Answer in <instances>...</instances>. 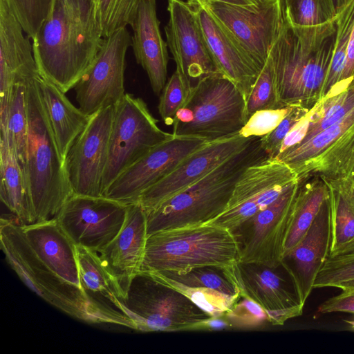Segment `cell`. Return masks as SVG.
Returning a JSON list of instances; mask_svg holds the SVG:
<instances>
[{
    "label": "cell",
    "mask_w": 354,
    "mask_h": 354,
    "mask_svg": "<svg viewBox=\"0 0 354 354\" xmlns=\"http://www.w3.org/2000/svg\"><path fill=\"white\" fill-rule=\"evenodd\" d=\"M103 40L93 0H53L32 40L40 76L67 93L91 67Z\"/></svg>",
    "instance_id": "obj_1"
},
{
    "label": "cell",
    "mask_w": 354,
    "mask_h": 354,
    "mask_svg": "<svg viewBox=\"0 0 354 354\" xmlns=\"http://www.w3.org/2000/svg\"><path fill=\"white\" fill-rule=\"evenodd\" d=\"M0 242L7 263L19 279L52 306L88 324H109L135 329L133 322L122 313L66 281L43 263L29 245L15 216H1Z\"/></svg>",
    "instance_id": "obj_2"
},
{
    "label": "cell",
    "mask_w": 354,
    "mask_h": 354,
    "mask_svg": "<svg viewBox=\"0 0 354 354\" xmlns=\"http://www.w3.org/2000/svg\"><path fill=\"white\" fill-rule=\"evenodd\" d=\"M266 158L261 138L255 137L205 176L146 213L148 236L213 221L226 209L245 169Z\"/></svg>",
    "instance_id": "obj_3"
},
{
    "label": "cell",
    "mask_w": 354,
    "mask_h": 354,
    "mask_svg": "<svg viewBox=\"0 0 354 354\" xmlns=\"http://www.w3.org/2000/svg\"><path fill=\"white\" fill-rule=\"evenodd\" d=\"M37 77L26 82L28 136L22 166L35 222L55 218L74 194L66 162L59 151L41 98Z\"/></svg>",
    "instance_id": "obj_4"
},
{
    "label": "cell",
    "mask_w": 354,
    "mask_h": 354,
    "mask_svg": "<svg viewBox=\"0 0 354 354\" xmlns=\"http://www.w3.org/2000/svg\"><path fill=\"white\" fill-rule=\"evenodd\" d=\"M336 37V19L310 28L293 26L286 19L269 55L283 104H297L308 91L325 85Z\"/></svg>",
    "instance_id": "obj_5"
},
{
    "label": "cell",
    "mask_w": 354,
    "mask_h": 354,
    "mask_svg": "<svg viewBox=\"0 0 354 354\" xmlns=\"http://www.w3.org/2000/svg\"><path fill=\"white\" fill-rule=\"evenodd\" d=\"M239 259L232 231L207 223L149 235L140 271L181 274L203 266L227 268Z\"/></svg>",
    "instance_id": "obj_6"
},
{
    "label": "cell",
    "mask_w": 354,
    "mask_h": 354,
    "mask_svg": "<svg viewBox=\"0 0 354 354\" xmlns=\"http://www.w3.org/2000/svg\"><path fill=\"white\" fill-rule=\"evenodd\" d=\"M245 122L243 93L218 72L203 77L192 88L176 115L172 133L212 142L239 134Z\"/></svg>",
    "instance_id": "obj_7"
},
{
    "label": "cell",
    "mask_w": 354,
    "mask_h": 354,
    "mask_svg": "<svg viewBox=\"0 0 354 354\" xmlns=\"http://www.w3.org/2000/svg\"><path fill=\"white\" fill-rule=\"evenodd\" d=\"M121 312L142 332L196 330L212 317L183 293L143 271L131 280Z\"/></svg>",
    "instance_id": "obj_8"
},
{
    "label": "cell",
    "mask_w": 354,
    "mask_h": 354,
    "mask_svg": "<svg viewBox=\"0 0 354 354\" xmlns=\"http://www.w3.org/2000/svg\"><path fill=\"white\" fill-rule=\"evenodd\" d=\"M174 134L162 130L145 101L125 93L115 105L102 194L125 170Z\"/></svg>",
    "instance_id": "obj_9"
},
{
    "label": "cell",
    "mask_w": 354,
    "mask_h": 354,
    "mask_svg": "<svg viewBox=\"0 0 354 354\" xmlns=\"http://www.w3.org/2000/svg\"><path fill=\"white\" fill-rule=\"evenodd\" d=\"M261 71L286 23L281 0L257 6L221 2L201 5Z\"/></svg>",
    "instance_id": "obj_10"
},
{
    "label": "cell",
    "mask_w": 354,
    "mask_h": 354,
    "mask_svg": "<svg viewBox=\"0 0 354 354\" xmlns=\"http://www.w3.org/2000/svg\"><path fill=\"white\" fill-rule=\"evenodd\" d=\"M285 163L266 158L248 167L237 180L225 211L208 223L230 231L276 201L297 182Z\"/></svg>",
    "instance_id": "obj_11"
},
{
    "label": "cell",
    "mask_w": 354,
    "mask_h": 354,
    "mask_svg": "<svg viewBox=\"0 0 354 354\" xmlns=\"http://www.w3.org/2000/svg\"><path fill=\"white\" fill-rule=\"evenodd\" d=\"M297 193L295 182L272 203L232 230L239 247V261L270 267L281 265Z\"/></svg>",
    "instance_id": "obj_12"
},
{
    "label": "cell",
    "mask_w": 354,
    "mask_h": 354,
    "mask_svg": "<svg viewBox=\"0 0 354 354\" xmlns=\"http://www.w3.org/2000/svg\"><path fill=\"white\" fill-rule=\"evenodd\" d=\"M127 208L106 196L73 194L55 218L76 246L100 253L120 231Z\"/></svg>",
    "instance_id": "obj_13"
},
{
    "label": "cell",
    "mask_w": 354,
    "mask_h": 354,
    "mask_svg": "<svg viewBox=\"0 0 354 354\" xmlns=\"http://www.w3.org/2000/svg\"><path fill=\"white\" fill-rule=\"evenodd\" d=\"M131 36L122 28L104 38L91 67L73 89L79 108L91 116L100 109L116 105L124 93L126 53Z\"/></svg>",
    "instance_id": "obj_14"
},
{
    "label": "cell",
    "mask_w": 354,
    "mask_h": 354,
    "mask_svg": "<svg viewBox=\"0 0 354 354\" xmlns=\"http://www.w3.org/2000/svg\"><path fill=\"white\" fill-rule=\"evenodd\" d=\"M167 11V44L176 62V70L192 90L201 79L218 71L199 22L196 3L168 0Z\"/></svg>",
    "instance_id": "obj_15"
},
{
    "label": "cell",
    "mask_w": 354,
    "mask_h": 354,
    "mask_svg": "<svg viewBox=\"0 0 354 354\" xmlns=\"http://www.w3.org/2000/svg\"><path fill=\"white\" fill-rule=\"evenodd\" d=\"M115 105L102 108L92 115L66 158L69 180L74 194L100 196L109 138Z\"/></svg>",
    "instance_id": "obj_16"
},
{
    "label": "cell",
    "mask_w": 354,
    "mask_h": 354,
    "mask_svg": "<svg viewBox=\"0 0 354 354\" xmlns=\"http://www.w3.org/2000/svg\"><path fill=\"white\" fill-rule=\"evenodd\" d=\"M280 266L270 267L238 261L225 268L240 295L259 304L272 325H283L288 319L300 316L304 308L299 301L292 282H288L279 272Z\"/></svg>",
    "instance_id": "obj_17"
},
{
    "label": "cell",
    "mask_w": 354,
    "mask_h": 354,
    "mask_svg": "<svg viewBox=\"0 0 354 354\" xmlns=\"http://www.w3.org/2000/svg\"><path fill=\"white\" fill-rule=\"evenodd\" d=\"M207 142L200 138L174 135L121 174L103 196L126 204L136 203L142 192L168 176L185 158Z\"/></svg>",
    "instance_id": "obj_18"
},
{
    "label": "cell",
    "mask_w": 354,
    "mask_h": 354,
    "mask_svg": "<svg viewBox=\"0 0 354 354\" xmlns=\"http://www.w3.org/2000/svg\"><path fill=\"white\" fill-rule=\"evenodd\" d=\"M254 138H245L239 133L207 142L185 158L168 176L142 192L136 203H139L146 213L150 212L205 176Z\"/></svg>",
    "instance_id": "obj_19"
},
{
    "label": "cell",
    "mask_w": 354,
    "mask_h": 354,
    "mask_svg": "<svg viewBox=\"0 0 354 354\" xmlns=\"http://www.w3.org/2000/svg\"><path fill=\"white\" fill-rule=\"evenodd\" d=\"M331 242L329 198L324 203L299 243L283 257L281 266L288 274L299 303L304 306L316 277L329 257Z\"/></svg>",
    "instance_id": "obj_20"
},
{
    "label": "cell",
    "mask_w": 354,
    "mask_h": 354,
    "mask_svg": "<svg viewBox=\"0 0 354 354\" xmlns=\"http://www.w3.org/2000/svg\"><path fill=\"white\" fill-rule=\"evenodd\" d=\"M147 237L146 212L139 203H129L120 231L99 253L125 297L131 280L140 271Z\"/></svg>",
    "instance_id": "obj_21"
},
{
    "label": "cell",
    "mask_w": 354,
    "mask_h": 354,
    "mask_svg": "<svg viewBox=\"0 0 354 354\" xmlns=\"http://www.w3.org/2000/svg\"><path fill=\"white\" fill-rule=\"evenodd\" d=\"M13 13L0 0V105L7 106L17 82L39 75L32 45Z\"/></svg>",
    "instance_id": "obj_22"
},
{
    "label": "cell",
    "mask_w": 354,
    "mask_h": 354,
    "mask_svg": "<svg viewBox=\"0 0 354 354\" xmlns=\"http://www.w3.org/2000/svg\"><path fill=\"white\" fill-rule=\"evenodd\" d=\"M130 26L136 60L147 73L153 93L159 95L166 84L169 56L160 30L156 0H142Z\"/></svg>",
    "instance_id": "obj_23"
},
{
    "label": "cell",
    "mask_w": 354,
    "mask_h": 354,
    "mask_svg": "<svg viewBox=\"0 0 354 354\" xmlns=\"http://www.w3.org/2000/svg\"><path fill=\"white\" fill-rule=\"evenodd\" d=\"M196 8L203 35L218 72L236 84L246 101L261 71L204 7L196 3Z\"/></svg>",
    "instance_id": "obj_24"
},
{
    "label": "cell",
    "mask_w": 354,
    "mask_h": 354,
    "mask_svg": "<svg viewBox=\"0 0 354 354\" xmlns=\"http://www.w3.org/2000/svg\"><path fill=\"white\" fill-rule=\"evenodd\" d=\"M21 228L43 263L66 281L84 289L79 274L77 247L56 218L21 224Z\"/></svg>",
    "instance_id": "obj_25"
},
{
    "label": "cell",
    "mask_w": 354,
    "mask_h": 354,
    "mask_svg": "<svg viewBox=\"0 0 354 354\" xmlns=\"http://www.w3.org/2000/svg\"><path fill=\"white\" fill-rule=\"evenodd\" d=\"M37 81L59 151L66 162L71 148L91 116L76 107L65 93L48 80L39 75Z\"/></svg>",
    "instance_id": "obj_26"
},
{
    "label": "cell",
    "mask_w": 354,
    "mask_h": 354,
    "mask_svg": "<svg viewBox=\"0 0 354 354\" xmlns=\"http://www.w3.org/2000/svg\"><path fill=\"white\" fill-rule=\"evenodd\" d=\"M0 198L21 224L35 223L22 167L6 138L0 137Z\"/></svg>",
    "instance_id": "obj_27"
},
{
    "label": "cell",
    "mask_w": 354,
    "mask_h": 354,
    "mask_svg": "<svg viewBox=\"0 0 354 354\" xmlns=\"http://www.w3.org/2000/svg\"><path fill=\"white\" fill-rule=\"evenodd\" d=\"M76 247L80 278L84 290L88 295L104 297L121 312L125 296L99 253L82 246Z\"/></svg>",
    "instance_id": "obj_28"
},
{
    "label": "cell",
    "mask_w": 354,
    "mask_h": 354,
    "mask_svg": "<svg viewBox=\"0 0 354 354\" xmlns=\"http://www.w3.org/2000/svg\"><path fill=\"white\" fill-rule=\"evenodd\" d=\"M331 242L329 257L354 252V192H339L329 201Z\"/></svg>",
    "instance_id": "obj_29"
},
{
    "label": "cell",
    "mask_w": 354,
    "mask_h": 354,
    "mask_svg": "<svg viewBox=\"0 0 354 354\" xmlns=\"http://www.w3.org/2000/svg\"><path fill=\"white\" fill-rule=\"evenodd\" d=\"M0 131V137L7 139L11 151L22 167L26 161L28 136L26 82L15 84L6 124Z\"/></svg>",
    "instance_id": "obj_30"
},
{
    "label": "cell",
    "mask_w": 354,
    "mask_h": 354,
    "mask_svg": "<svg viewBox=\"0 0 354 354\" xmlns=\"http://www.w3.org/2000/svg\"><path fill=\"white\" fill-rule=\"evenodd\" d=\"M328 198L326 190L322 187L308 192L297 193L292 207L283 256L302 239Z\"/></svg>",
    "instance_id": "obj_31"
},
{
    "label": "cell",
    "mask_w": 354,
    "mask_h": 354,
    "mask_svg": "<svg viewBox=\"0 0 354 354\" xmlns=\"http://www.w3.org/2000/svg\"><path fill=\"white\" fill-rule=\"evenodd\" d=\"M353 124L354 108L342 120L322 130L308 140L286 150L274 159L283 162L295 172L302 163L326 149Z\"/></svg>",
    "instance_id": "obj_32"
},
{
    "label": "cell",
    "mask_w": 354,
    "mask_h": 354,
    "mask_svg": "<svg viewBox=\"0 0 354 354\" xmlns=\"http://www.w3.org/2000/svg\"><path fill=\"white\" fill-rule=\"evenodd\" d=\"M146 272L156 280L183 293L212 317L224 316L239 298L209 288L186 286L158 272Z\"/></svg>",
    "instance_id": "obj_33"
},
{
    "label": "cell",
    "mask_w": 354,
    "mask_h": 354,
    "mask_svg": "<svg viewBox=\"0 0 354 354\" xmlns=\"http://www.w3.org/2000/svg\"><path fill=\"white\" fill-rule=\"evenodd\" d=\"M158 272L186 286L209 288L236 298L240 296L238 287L228 277L225 268L203 266L181 274L170 272Z\"/></svg>",
    "instance_id": "obj_34"
},
{
    "label": "cell",
    "mask_w": 354,
    "mask_h": 354,
    "mask_svg": "<svg viewBox=\"0 0 354 354\" xmlns=\"http://www.w3.org/2000/svg\"><path fill=\"white\" fill-rule=\"evenodd\" d=\"M283 6L286 19L296 27L319 26L337 17L326 0H285Z\"/></svg>",
    "instance_id": "obj_35"
},
{
    "label": "cell",
    "mask_w": 354,
    "mask_h": 354,
    "mask_svg": "<svg viewBox=\"0 0 354 354\" xmlns=\"http://www.w3.org/2000/svg\"><path fill=\"white\" fill-rule=\"evenodd\" d=\"M336 24L335 46L324 85L327 88L339 83L345 67L347 46L354 26V0H349L337 15Z\"/></svg>",
    "instance_id": "obj_36"
},
{
    "label": "cell",
    "mask_w": 354,
    "mask_h": 354,
    "mask_svg": "<svg viewBox=\"0 0 354 354\" xmlns=\"http://www.w3.org/2000/svg\"><path fill=\"white\" fill-rule=\"evenodd\" d=\"M104 38L132 24L142 0H93Z\"/></svg>",
    "instance_id": "obj_37"
},
{
    "label": "cell",
    "mask_w": 354,
    "mask_h": 354,
    "mask_svg": "<svg viewBox=\"0 0 354 354\" xmlns=\"http://www.w3.org/2000/svg\"><path fill=\"white\" fill-rule=\"evenodd\" d=\"M286 105L279 100L274 69L268 57L246 99V121L259 111L277 109Z\"/></svg>",
    "instance_id": "obj_38"
},
{
    "label": "cell",
    "mask_w": 354,
    "mask_h": 354,
    "mask_svg": "<svg viewBox=\"0 0 354 354\" xmlns=\"http://www.w3.org/2000/svg\"><path fill=\"white\" fill-rule=\"evenodd\" d=\"M24 33L33 39L48 15L53 0H3Z\"/></svg>",
    "instance_id": "obj_39"
},
{
    "label": "cell",
    "mask_w": 354,
    "mask_h": 354,
    "mask_svg": "<svg viewBox=\"0 0 354 354\" xmlns=\"http://www.w3.org/2000/svg\"><path fill=\"white\" fill-rule=\"evenodd\" d=\"M191 89L176 70L160 96L159 114L167 125H172L178 111L185 105Z\"/></svg>",
    "instance_id": "obj_40"
},
{
    "label": "cell",
    "mask_w": 354,
    "mask_h": 354,
    "mask_svg": "<svg viewBox=\"0 0 354 354\" xmlns=\"http://www.w3.org/2000/svg\"><path fill=\"white\" fill-rule=\"evenodd\" d=\"M354 279V252L329 257L319 270L313 288L333 287Z\"/></svg>",
    "instance_id": "obj_41"
},
{
    "label": "cell",
    "mask_w": 354,
    "mask_h": 354,
    "mask_svg": "<svg viewBox=\"0 0 354 354\" xmlns=\"http://www.w3.org/2000/svg\"><path fill=\"white\" fill-rule=\"evenodd\" d=\"M354 108V91L334 97L310 124L307 135L301 142H306L322 130L342 120ZM300 142V143H301Z\"/></svg>",
    "instance_id": "obj_42"
},
{
    "label": "cell",
    "mask_w": 354,
    "mask_h": 354,
    "mask_svg": "<svg viewBox=\"0 0 354 354\" xmlns=\"http://www.w3.org/2000/svg\"><path fill=\"white\" fill-rule=\"evenodd\" d=\"M296 104L261 110L254 113L247 121L239 134L245 138H262L272 132L292 110Z\"/></svg>",
    "instance_id": "obj_43"
},
{
    "label": "cell",
    "mask_w": 354,
    "mask_h": 354,
    "mask_svg": "<svg viewBox=\"0 0 354 354\" xmlns=\"http://www.w3.org/2000/svg\"><path fill=\"white\" fill-rule=\"evenodd\" d=\"M224 316L235 328H254L270 323L268 314L259 304L241 295Z\"/></svg>",
    "instance_id": "obj_44"
},
{
    "label": "cell",
    "mask_w": 354,
    "mask_h": 354,
    "mask_svg": "<svg viewBox=\"0 0 354 354\" xmlns=\"http://www.w3.org/2000/svg\"><path fill=\"white\" fill-rule=\"evenodd\" d=\"M300 114L296 104L290 113L270 133L261 138V146L268 158L274 159L278 155L281 145L292 127L304 116Z\"/></svg>",
    "instance_id": "obj_45"
},
{
    "label": "cell",
    "mask_w": 354,
    "mask_h": 354,
    "mask_svg": "<svg viewBox=\"0 0 354 354\" xmlns=\"http://www.w3.org/2000/svg\"><path fill=\"white\" fill-rule=\"evenodd\" d=\"M342 292L324 301L317 308L321 314L349 313L354 314V290H342Z\"/></svg>",
    "instance_id": "obj_46"
},
{
    "label": "cell",
    "mask_w": 354,
    "mask_h": 354,
    "mask_svg": "<svg viewBox=\"0 0 354 354\" xmlns=\"http://www.w3.org/2000/svg\"><path fill=\"white\" fill-rule=\"evenodd\" d=\"M313 115V113H311L304 115L292 127V129L284 138L281 145L278 155L285 151L286 150L299 144L304 139L308 133L310 122H312Z\"/></svg>",
    "instance_id": "obj_47"
},
{
    "label": "cell",
    "mask_w": 354,
    "mask_h": 354,
    "mask_svg": "<svg viewBox=\"0 0 354 354\" xmlns=\"http://www.w3.org/2000/svg\"><path fill=\"white\" fill-rule=\"evenodd\" d=\"M352 81H354V26L347 46L345 67L339 84H348Z\"/></svg>",
    "instance_id": "obj_48"
},
{
    "label": "cell",
    "mask_w": 354,
    "mask_h": 354,
    "mask_svg": "<svg viewBox=\"0 0 354 354\" xmlns=\"http://www.w3.org/2000/svg\"><path fill=\"white\" fill-rule=\"evenodd\" d=\"M232 327L230 323L225 316L210 317L209 319L201 323L196 330H222Z\"/></svg>",
    "instance_id": "obj_49"
},
{
    "label": "cell",
    "mask_w": 354,
    "mask_h": 354,
    "mask_svg": "<svg viewBox=\"0 0 354 354\" xmlns=\"http://www.w3.org/2000/svg\"><path fill=\"white\" fill-rule=\"evenodd\" d=\"M188 1L198 3L200 5H205L212 2H221L227 4L241 6H257L264 1L265 0H187Z\"/></svg>",
    "instance_id": "obj_50"
},
{
    "label": "cell",
    "mask_w": 354,
    "mask_h": 354,
    "mask_svg": "<svg viewBox=\"0 0 354 354\" xmlns=\"http://www.w3.org/2000/svg\"><path fill=\"white\" fill-rule=\"evenodd\" d=\"M333 13L337 17L349 0H326Z\"/></svg>",
    "instance_id": "obj_51"
},
{
    "label": "cell",
    "mask_w": 354,
    "mask_h": 354,
    "mask_svg": "<svg viewBox=\"0 0 354 354\" xmlns=\"http://www.w3.org/2000/svg\"><path fill=\"white\" fill-rule=\"evenodd\" d=\"M282 1V3H283V2L285 1V0H281Z\"/></svg>",
    "instance_id": "obj_52"
}]
</instances>
